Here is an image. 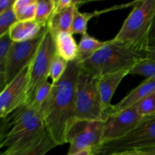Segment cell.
Instances as JSON below:
<instances>
[{
    "label": "cell",
    "instance_id": "ba28073f",
    "mask_svg": "<svg viewBox=\"0 0 155 155\" xmlns=\"http://www.w3.org/2000/svg\"><path fill=\"white\" fill-rule=\"evenodd\" d=\"M104 122L102 121H78L73 125L67 136L70 144L68 154L72 155L101 145L102 142Z\"/></svg>",
    "mask_w": 155,
    "mask_h": 155
},
{
    "label": "cell",
    "instance_id": "9a60e30c",
    "mask_svg": "<svg viewBox=\"0 0 155 155\" xmlns=\"http://www.w3.org/2000/svg\"><path fill=\"white\" fill-rule=\"evenodd\" d=\"M44 30L35 21H18L11 27L8 35L14 42H22L35 39Z\"/></svg>",
    "mask_w": 155,
    "mask_h": 155
},
{
    "label": "cell",
    "instance_id": "6da1fadb",
    "mask_svg": "<svg viewBox=\"0 0 155 155\" xmlns=\"http://www.w3.org/2000/svg\"><path fill=\"white\" fill-rule=\"evenodd\" d=\"M81 71L78 60L68 62L63 77L53 84L48 101L41 108L47 131L58 145L67 143V136L75 124L76 87Z\"/></svg>",
    "mask_w": 155,
    "mask_h": 155
},
{
    "label": "cell",
    "instance_id": "277c9868",
    "mask_svg": "<svg viewBox=\"0 0 155 155\" xmlns=\"http://www.w3.org/2000/svg\"><path fill=\"white\" fill-rule=\"evenodd\" d=\"M155 16V0L136 1L133 10L113 38L141 51H147L148 34Z\"/></svg>",
    "mask_w": 155,
    "mask_h": 155
},
{
    "label": "cell",
    "instance_id": "4dcf8cb0",
    "mask_svg": "<svg viewBox=\"0 0 155 155\" xmlns=\"http://www.w3.org/2000/svg\"><path fill=\"white\" fill-rule=\"evenodd\" d=\"M147 58L155 61V48L147 50Z\"/></svg>",
    "mask_w": 155,
    "mask_h": 155
},
{
    "label": "cell",
    "instance_id": "83f0119b",
    "mask_svg": "<svg viewBox=\"0 0 155 155\" xmlns=\"http://www.w3.org/2000/svg\"><path fill=\"white\" fill-rule=\"evenodd\" d=\"M147 47H148V49L155 48V16L154 21H153L152 25H151V30H150L149 34H148Z\"/></svg>",
    "mask_w": 155,
    "mask_h": 155
},
{
    "label": "cell",
    "instance_id": "e0dca14e",
    "mask_svg": "<svg viewBox=\"0 0 155 155\" xmlns=\"http://www.w3.org/2000/svg\"><path fill=\"white\" fill-rule=\"evenodd\" d=\"M57 146L58 145L46 130V132L36 142L17 151L12 152L4 151L1 155H45L48 151Z\"/></svg>",
    "mask_w": 155,
    "mask_h": 155
},
{
    "label": "cell",
    "instance_id": "44dd1931",
    "mask_svg": "<svg viewBox=\"0 0 155 155\" xmlns=\"http://www.w3.org/2000/svg\"><path fill=\"white\" fill-rule=\"evenodd\" d=\"M14 42L8 33L0 37V89L2 91L6 86L5 71L8 59Z\"/></svg>",
    "mask_w": 155,
    "mask_h": 155
},
{
    "label": "cell",
    "instance_id": "7a4b0ae2",
    "mask_svg": "<svg viewBox=\"0 0 155 155\" xmlns=\"http://www.w3.org/2000/svg\"><path fill=\"white\" fill-rule=\"evenodd\" d=\"M2 120L0 145L7 152L36 142L47 130L41 112L27 105Z\"/></svg>",
    "mask_w": 155,
    "mask_h": 155
},
{
    "label": "cell",
    "instance_id": "5bb4252c",
    "mask_svg": "<svg viewBox=\"0 0 155 155\" xmlns=\"http://www.w3.org/2000/svg\"><path fill=\"white\" fill-rule=\"evenodd\" d=\"M86 2H88L79 0L77 4L53 13L46 26L53 37L60 32H71L76 11Z\"/></svg>",
    "mask_w": 155,
    "mask_h": 155
},
{
    "label": "cell",
    "instance_id": "3957f363",
    "mask_svg": "<svg viewBox=\"0 0 155 155\" xmlns=\"http://www.w3.org/2000/svg\"><path fill=\"white\" fill-rule=\"evenodd\" d=\"M146 58L147 51L112 39L93 55L80 63L83 71L100 77L120 71H130Z\"/></svg>",
    "mask_w": 155,
    "mask_h": 155
},
{
    "label": "cell",
    "instance_id": "d6986e66",
    "mask_svg": "<svg viewBox=\"0 0 155 155\" xmlns=\"http://www.w3.org/2000/svg\"><path fill=\"white\" fill-rule=\"evenodd\" d=\"M38 0H15L14 12L18 21H34Z\"/></svg>",
    "mask_w": 155,
    "mask_h": 155
},
{
    "label": "cell",
    "instance_id": "603a6c76",
    "mask_svg": "<svg viewBox=\"0 0 155 155\" xmlns=\"http://www.w3.org/2000/svg\"><path fill=\"white\" fill-rule=\"evenodd\" d=\"M53 84L52 83H49L46 81L39 89L37 90L36 93L35 94L33 100L31 102L28 104L29 107L35 109V110L40 111L42 106L45 104V103L48 101L50 95H51V90H52Z\"/></svg>",
    "mask_w": 155,
    "mask_h": 155
},
{
    "label": "cell",
    "instance_id": "1f68e13d",
    "mask_svg": "<svg viewBox=\"0 0 155 155\" xmlns=\"http://www.w3.org/2000/svg\"><path fill=\"white\" fill-rule=\"evenodd\" d=\"M92 154V148H86V149L83 150V151L77 152L76 154L72 155H91Z\"/></svg>",
    "mask_w": 155,
    "mask_h": 155
},
{
    "label": "cell",
    "instance_id": "ffe728a7",
    "mask_svg": "<svg viewBox=\"0 0 155 155\" xmlns=\"http://www.w3.org/2000/svg\"><path fill=\"white\" fill-rule=\"evenodd\" d=\"M105 10L95 11L93 12H80L77 9L75 12L74 21L71 26V33L74 34H81L82 36L87 33V27L89 21L94 17L105 13Z\"/></svg>",
    "mask_w": 155,
    "mask_h": 155
},
{
    "label": "cell",
    "instance_id": "8992f818",
    "mask_svg": "<svg viewBox=\"0 0 155 155\" xmlns=\"http://www.w3.org/2000/svg\"><path fill=\"white\" fill-rule=\"evenodd\" d=\"M155 144V116L146 117L124 137L102 143L92 149L95 155H111L131 152Z\"/></svg>",
    "mask_w": 155,
    "mask_h": 155
},
{
    "label": "cell",
    "instance_id": "7402d4cb",
    "mask_svg": "<svg viewBox=\"0 0 155 155\" xmlns=\"http://www.w3.org/2000/svg\"><path fill=\"white\" fill-rule=\"evenodd\" d=\"M55 8V0H38L34 21L45 28Z\"/></svg>",
    "mask_w": 155,
    "mask_h": 155
},
{
    "label": "cell",
    "instance_id": "8fae6325",
    "mask_svg": "<svg viewBox=\"0 0 155 155\" xmlns=\"http://www.w3.org/2000/svg\"><path fill=\"white\" fill-rule=\"evenodd\" d=\"M145 118L139 114L136 106L107 117L104 122L101 144L124 137L133 131Z\"/></svg>",
    "mask_w": 155,
    "mask_h": 155
},
{
    "label": "cell",
    "instance_id": "7c38bea8",
    "mask_svg": "<svg viewBox=\"0 0 155 155\" xmlns=\"http://www.w3.org/2000/svg\"><path fill=\"white\" fill-rule=\"evenodd\" d=\"M154 92H155V79H145L137 87L130 91L120 101L112 105L107 112V117L136 106Z\"/></svg>",
    "mask_w": 155,
    "mask_h": 155
},
{
    "label": "cell",
    "instance_id": "484cf974",
    "mask_svg": "<svg viewBox=\"0 0 155 155\" xmlns=\"http://www.w3.org/2000/svg\"><path fill=\"white\" fill-rule=\"evenodd\" d=\"M18 21L13 8L0 13V37L8 34L11 27Z\"/></svg>",
    "mask_w": 155,
    "mask_h": 155
},
{
    "label": "cell",
    "instance_id": "f1b7e54d",
    "mask_svg": "<svg viewBox=\"0 0 155 155\" xmlns=\"http://www.w3.org/2000/svg\"><path fill=\"white\" fill-rule=\"evenodd\" d=\"M15 0H0V13L13 8Z\"/></svg>",
    "mask_w": 155,
    "mask_h": 155
},
{
    "label": "cell",
    "instance_id": "836d02e7",
    "mask_svg": "<svg viewBox=\"0 0 155 155\" xmlns=\"http://www.w3.org/2000/svg\"><path fill=\"white\" fill-rule=\"evenodd\" d=\"M91 155H95V154H92Z\"/></svg>",
    "mask_w": 155,
    "mask_h": 155
},
{
    "label": "cell",
    "instance_id": "9c48e42d",
    "mask_svg": "<svg viewBox=\"0 0 155 155\" xmlns=\"http://www.w3.org/2000/svg\"><path fill=\"white\" fill-rule=\"evenodd\" d=\"M29 86V67L17 76L0 93V117H7L26 105Z\"/></svg>",
    "mask_w": 155,
    "mask_h": 155
},
{
    "label": "cell",
    "instance_id": "4fadbf2b",
    "mask_svg": "<svg viewBox=\"0 0 155 155\" xmlns=\"http://www.w3.org/2000/svg\"><path fill=\"white\" fill-rule=\"evenodd\" d=\"M129 74H130V71H124L98 77V92H99L101 103L107 112H107L113 105L111 104V100L115 91L117 90L118 86L122 82L124 77Z\"/></svg>",
    "mask_w": 155,
    "mask_h": 155
},
{
    "label": "cell",
    "instance_id": "cb8c5ba5",
    "mask_svg": "<svg viewBox=\"0 0 155 155\" xmlns=\"http://www.w3.org/2000/svg\"><path fill=\"white\" fill-rule=\"evenodd\" d=\"M130 74L142 76L145 79H155V61L148 58L144 59L130 71Z\"/></svg>",
    "mask_w": 155,
    "mask_h": 155
},
{
    "label": "cell",
    "instance_id": "30bf717a",
    "mask_svg": "<svg viewBox=\"0 0 155 155\" xmlns=\"http://www.w3.org/2000/svg\"><path fill=\"white\" fill-rule=\"evenodd\" d=\"M45 30V28L39 36L31 40L14 42L6 65V86L30 64L43 38Z\"/></svg>",
    "mask_w": 155,
    "mask_h": 155
},
{
    "label": "cell",
    "instance_id": "d4e9b609",
    "mask_svg": "<svg viewBox=\"0 0 155 155\" xmlns=\"http://www.w3.org/2000/svg\"><path fill=\"white\" fill-rule=\"evenodd\" d=\"M68 62L67 61L56 54L51 63L49 72V77L51 78L53 84L57 83L63 77L68 68Z\"/></svg>",
    "mask_w": 155,
    "mask_h": 155
},
{
    "label": "cell",
    "instance_id": "52a82bcc",
    "mask_svg": "<svg viewBox=\"0 0 155 155\" xmlns=\"http://www.w3.org/2000/svg\"><path fill=\"white\" fill-rule=\"evenodd\" d=\"M56 54L54 37L45 27L40 45L29 65V86L26 105L31 102L38 89L48 81L51 63Z\"/></svg>",
    "mask_w": 155,
    "mask_h": 155
},
{
    "label": "cell",
    "instance_id": "ac0fdd59",
    "mask_svg": "<svg viewBox=\"0 0 155 155\" xmlns=\"http://www.w3.org/2000/svg\"><path fill=\"white\" fill-rule=\"evenodd\" d=\"M107 43V41H101L92 36H89L88 33L82 36L81 39L79 42V55L77 60L83 61L93 55L95 53L99 51L101 48Z\"/></svg>",
    "mask_w": 155,
    "mask_h": 155
},
{
    "label": "cell",
    "instance_id": "d6a6232c",
    "mask_svg": "<svg viewBox=\"0 0 155 155\" xmlns=\"http://www.w3.org/2000/svg\"><path fill=\"white\" fill-rule=\"evenodd\" d=\"M111 155H144V154H137V153H134V152H127V153H123V154H111Z\"/></svg>",
    "mask_w": 155,
    "mask_h": 155
},
{
    "label": "cell",
    "instance_id": "2e32d148",
    "mask_svg": "<svg viewBox=\"0 0 155 155\" xmlns=\"http://www.w3.org/2000/svg\"><path fill=\"white\" fill-rule=\"evenodd\" d=\"M56 51L68 62L78 58L79 45L71 32H60L54 36Z\"/></svg>",
    "mask_w": 155,
    "mask_h": 155
},
{
    "label": "cell",
    "instance_id": "f546056e",
    "mask_svg": "<svg viewBox=\"0 0 155 155\" xmlns=\"http://www.w3.org/2000/svg\"><path fill=\"white\" fill-rule=\"evenodd\" d=\"M131 152L137 153V154L144 155H155V144L149 147H147V148H142V149L140 150H137V151H131Z\"/></svg>",
    "mask_w": 155,
    "mask_h": 155
},
{
    "label": "cell",
    "instance_id": "4316f807",
    "mask_svg": "<svg viewBox=\"0 0 155 155\" xmlns=\"http://www.w3.org/2000/svg\"><path fill=\"white\" fill-rule=\"evenodd\" d=\"M136 109L139 114L143 117L155 116V92L138 104Z\"/></svg>",
    "mask_w": 155,
    "mask_h": 155
},
{
    "label": "cell",
    "instance_id": "5b68a950",
    "mask_svg": "<svg viewBox=\"0 0 155 155\" xmlns=\"http://www.w3.org/2000/svg\"><path fill=\"white\" fill-rule=\"evenodd\" d=\"M81 67V66H80ZM98 77L81 69L76 87V117L78 121H102L107 112L101 103L98 89Z\"/></svg>",
    "mask_w": 155,
    "mask_h": 155
}]
</instances>
